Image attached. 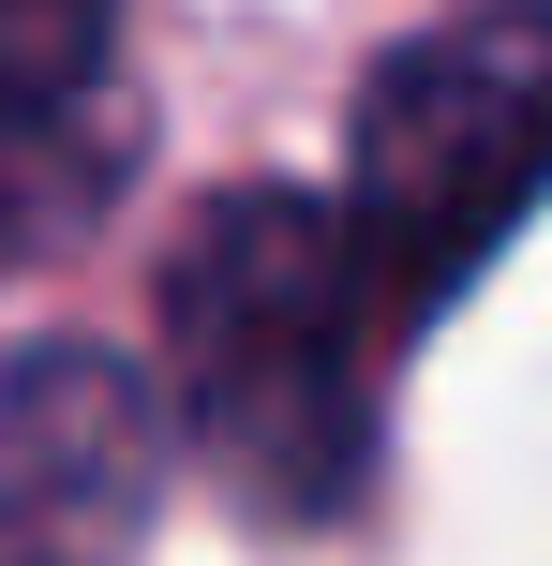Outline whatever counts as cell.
Listing matches in <instances>:
<instances>
[{"mask_svg":"<svg viewBox=\"0 0 552 566\" xmlns=\"http://www.w3.org/2000/svg\"><path fill=\"white\" fill-rule=\"evenodd\" d=\"M388 343L404 313L374 298L344 209L239 179L179 224L165 254V373H179V432L254 492L269 522H329L374 478V402H388Z\"/></svg>","mask_w":552,"mask_h":566,"instance_id":"cell-1","label":"cell"},{"mask_svg":"<svg viewBox=\"0 0 552 566\" xmlns=\"http://www.w3.org/2000/svg\"><path fill=\"white\" fill-rule=\"evenodd\" d=\"M552 195V0H478L434 15L358 75L344 119V239L374 269V298L448 313L478 269L523 239V209Z\"/></svg>","mask_w":552,"mask_h":566,"instance_id":"cell-2","label":"cell"},{"mask_svg":"<svg viewBox=\"0 0 552 566\" xmlns=\"http://www.w3.org/2000/svg\"><path fill=\"white\" fill-rule=\"evenodd\" d=\"M165 507V402L105 343L0 358V566H135Z\"/></svg>","mask_w":552,"mask_h":566,"instance_id":"cell-3","label":"cell"},{"mask_svg":"<svg viewBox=\"0 0 552 566\" xmlns=\"http://www.w3.org/2000/svg\"><path fill=\"white\" fill-rule=\"evenodd\" d=\"M0 254H30V195H15V165H0Z\"/></svg>","mask_w":552,"mask_h":566,"instance_id":"cell-4","label":"cell"}]
</instances>
